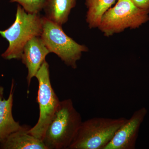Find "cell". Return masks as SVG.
Here are the masks:
<instances>
[{"label": "cell", "instance_id": "7c38bea8", "mask_svg": "<svg viewBox=\"0 0 149 149\" xmlns=\"http://www.w3.org/2000/svg\"><path fill=\"white\" fill-rule=\"evenodd\" d=\"M116 1L85 0V4L88 9L86 20L89 28L98 27L104 13Z\"/></svg>", "mask_w": 149, "mask_h": 149}, {"label": "cell", "instance_id": "6da1fadb", "mask_svg": "<svg viewBox=\"0 0 149 149\" xmlns=\"http://www.w3.org/2000/svg\"><path fill=\"white\" fill-rule=\"evenodd\" d=\"M82 122L72 100L61 101L42 141L47 149H68Z\"/></svg>", "mask_w": 149, "mask_h": 149}, {"label": "cell", "instance_id": "8992f818", "mask_svg": "<svg viewBox=\"0 0 149 149\" xmlns=\"http://www.w3.org/2000/svg\"><path fill=\"white\" fill-rule=\"evenodd\" d=\"M49 68L45 60L35 75L39 83L37 102L40 116L36 125L28 131L29 134L41 141L61 102L52 87Z\"/></svg>", "mask_w": 149, "mask_h": 149}, {"label": "cell", "instance_id": "52a82bcc", "mask_svg": "<svg viewBox=\"0 0 149 149\" xmlns=\"http://www.w3.org/2000/svg\"><path fill=\"white\" fill-rule=\"evenodd\" d=\"M147 110L143 107L136 111L118 130L105 149H134L139 129L146 115Z\"/></svg>", "mask_w": 149, "mask_h": 149}, {"label": "cell", "instance_id": "5b68a950", "mask_svg": "<svg viewBox=\"0 0 149 149\" xmlns=\"http://www.w3.org/2000/svg\"><path fill=\"white\" fill-rule=\"evenodd\" d=\"M50 53H53L68 66L75 69L77 63L83 52H88L84 45H80L65 34L62 26L42 17V31L40 36Z\"/></svg>", "mask_w": 149, "mask_h": 149}, {"label": "cell", "instance_id": "7a4b0ae2", "mask_svg": "<svg viewBox=\"0 0 149 149\" xmlns=\"http://www.w3.org/2000/svg\"><path fill=\"white\" fill-rule=\"evenodd\" d=\"M42 31V17L39 14L28 13L21 6L17 8L13 24L0 35L8 41L9 46L1 56L6 60L21 59L25 46L33 37L40 36Z\"/></svg>", "mask_w": 149, "mask_h": 149}, {"label": "cell", "instance_id": "8fae6325", "mask_svg": "<svg viewBox=\"0 0 149 149\" xmlns=\"http://www.w3.org/2000/svg\"><path fill=\"white\" fill-rule=\"evenodd\" d=\"M77 0H46L43 10L46 18L62 26L68 21L70 11Z\"/></svg>", "mask_w": 149, "mask_h": 149}, {"label": "cell", "instance_id": "ba28073f", "mask_svg": "<svg viewBox=\"0 0 149 149\" xmlns=\"http://www.w3.org/2000/svg\"><path fill=\"white\" fill-rule=\"evenodd\" d=\"M49 53L40 36L33 37L24 47L21 60L28 70L27 80L28 86Z\"/></svg>", "mask_w": 149, "mask_h": 149}, {"label": "cell", "instance_id": "30bf717a", "mask_svg": "<svg viewBox=\"0 0 149 149\" xmlns=\"http://www.w3.org/2000/svg\"><path fill=\"white\" fill-rule=\"evenodd\" d=\"M31 127L27 125L8 136L0 143L1 149H47L42 141L28 133Z\"/></svg>", "mask_w": 149, "mask_h": 149}, {"label": "cell", "instance_id": "5bb4252c", "mask_svg": "<svg viewBox=\"0 0 149 149\" xmlns=\"http://www.w3.org/2000/svg\"><path fill=\"white\" fill-rule=\"evenodd\" d=\"M139 8L149 10V0H131Z\"/></svg>", "mask_w": 149, "mask_h": 149}, {"label": "cell", "instance_id": "9c48e42d", "mask_svg": "<svg viewBox=\"0 0 149 149\" xmlns=\"http://www.w3.org/2000/svg\"><path fill=\"white\" fill-rule=\"evenodd\" d=\"M14 92V81L13 80L9 95L4 97V88L0 86V143L10 134L21 129L23 125L14 119L12 113Z\"/></svg>", "mask_w": 149, "mask_h": 149}, {"label": "cell", "instance_id": "3957f363", "mask_svg": "<svg viewBox=\"0 0 149 149\" xmlns=\"http://www.w3.org/2000/svg\"><path fill=\"white\" fill-rule=\"evenodd\" d=\"M127 120L94 117L83 121L68 149H105Z\"/></svg>", "mask_w": 149, "mask_h": 149}, {"label": "cell", "instance_id": "4fadbf2b", "mask_svg": "<svg viewBox=\"0 0 149 149\" xmlns=\"http://www.w3.org/2000/svg\"><path fill=\"white\" fill-rule=\"evenodd\" d=\"M46 0H10L17 3L28 13L39 14L43 9Z\"/></svg>", "mask_w": 149, "mask_h": 149}, {"label": "cell", "instance_id": "277c9868", "mask_svg": "<svg viewBox=\"0 0 149 149\" xmlns=\"http://www.w3.org/2000/svg\"><path fill=\"white\" fill-rule=\"evenodd\" d=\"M149 10L136 6L131 0H118L102 17L98 28L106 37L120 33L127 28L136 29L149 20Z\"/></svg>", "mask_w": 149, "mask_h": 149}]
</instances>
